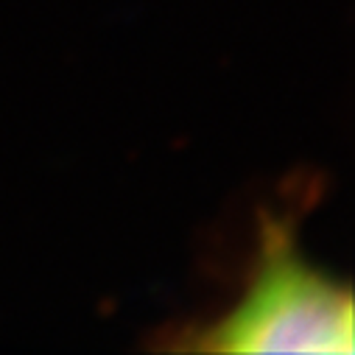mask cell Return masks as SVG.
Wrapping results in <instances>:
<instances>
[{
    "mask_svg": "<svg viewBox=\"0 0 355 355\" xmlns=\"http://www.w3.org/2000/svg\"><path fill=\"white\" fill-rule=\"evenodd\" d=\"M249 294L227 319L202 336L221 352H352V297L344 286L272 241Z\"/></svg>",
    "mask_w": 355,
    "mask_h": 355,
    "instance_id": "cell-1",
    "label": "cell"
}]
</instances>
